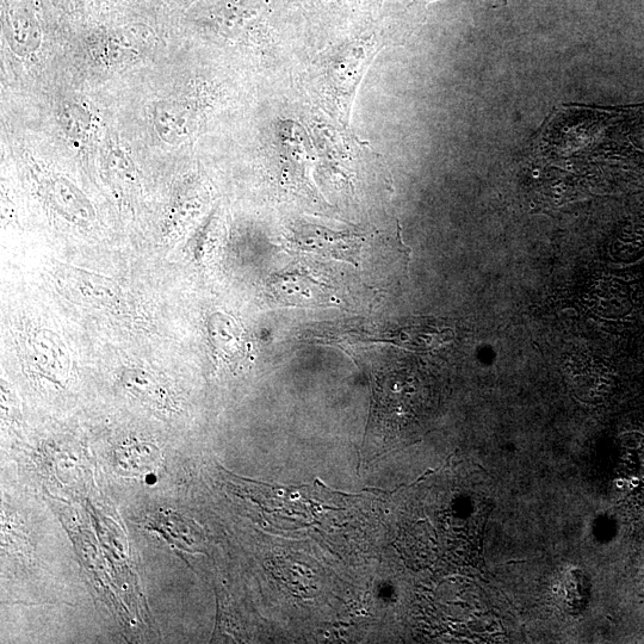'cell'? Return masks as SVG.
I'll use <instances>...</instances> for the list:
<instances>
[{
	"label": "cell",
	"instance_id": "5b68a950",
	"mask_svg": "<svg viewBox=\"0 0 644 644\" xmlns=\"http://www.w3.org/2000/svg\"><path fill=\"white\" fill-rule=\"evenodd\" d=\"M424 3L436 2V0H421ZM482 4L489 6V8L498 9L505 6L509 0H480Z\"/></svg>",
	"mask_w": 644,
	"mask_h": 644
},
{
	"label": "cell",
	"instance_id": "6da1fadb",
	"mask_svg": "<svg viewBox=\"0 0 644 644\" xmlns=\"http://www.w3.org/2000/svg\"><path fill=\"white\" fill-rule=\"evenodd\" d=\"M59 278L74 297L92 307L111 309L121 305V289L107 277L66 268L61 270Z\"/></svg>",
	"mask_w": 644,
	"mask_h": 644
},
{
	"label": "cell",
	"instance_id": "3957f363",
	"mask_svg": "<svg viewBox=\"0 0 644 644\" xmlns=\"http://www.w3.org/2000/svg\"><path fill=\"white\" fill-rule=\"evenodd\" d=\"M209 336L214 349L222 355L233 357L243 348V333L235 321L214 315L209 321Z\"/></svg>",
	"mask_w": 644,
	"mask_h": 644
},
{
	"label": "cell",
	"instance_id": "7a4b0ae2",
	"mask_svg": "<svg viewBox=\"0 0 644 644\" xmlns=\"http://www.w3.org/2000/svg\"><path fill=\"white\" fill-rule=\"evenodd\" d=\"M29 351L40 369L51 371L53 376L59 379L66 374L67 352L64 344L54 333L40 331L33 334L29 342Z\"/></svg>",
	"mask_w": 644,
	"mask_h": 644
},
{
	"label": "cell",
	"instance_id": "277c9868",
	"mask_svg": "<svg viewBox=\"0 0 644 644\" xmlns=\"http://www.w3.org/2000/svg\"><path fill=\"white\" fill-rule=\"evenodd\" d=\"M122 381L130 392L140 395L141 398L150 399L153 402H160L163 399L161 389L151 375L144 373L142 370L129 369L122 375Z\"/></svg>",
	"mask_w": 644,
	"mask_h": 644
}]
</instances>
